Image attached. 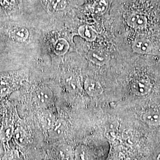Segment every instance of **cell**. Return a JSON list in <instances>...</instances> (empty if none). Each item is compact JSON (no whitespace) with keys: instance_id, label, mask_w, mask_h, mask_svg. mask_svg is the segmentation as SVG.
Returning <instances> with one entry per match:
<instances>
[{"instance_id":"6","label":"cell","mask_w":160,"mask_h":160,"mask_svg":"<svg viewBox=\"0 0 160 160\" xmlns=\"http://www.w3.org/2000/svg\"><path fill=\"white\" fill-rule=\"evenodd\" d=\"M87 57L92 63L100 66L108 63L110 60L108 52L100 48L91 49L88 52Z\"/></svg>"},{"instance_id":"18","label":"cell","mask_w":160,"mask_h":160,"mask_svg":"<svg viewBox=\"0 0 160 160\" xmlns=\"http://www.w3.org/2000/svg\"><path fill=\"white\" fill-rule=\"evenodd\" d=\"M90 155L88 149L84 145H78L74 150V160H89Z\"/></svg>"},{"instance_id":"16","label":"cell","mask_w":160,"mask_h":160,"mask_svg":"<svg viewBox=\"0 0 160 160\" xmlns=\"http://www.w3.org/2000/svg\"><path fill=\"white\" fill-rule=\"evenodd\" d=\"M69 48V44L68 42L66 39L61 38L56 42L54 46V52L57 55H65Z\"/></svg>"},{"instance_id":"2","label":"cell","mask_w":160,"mask_h":160,"mask_svg":"<svg viewBox=\"0 0 160 160\" xmlns=\"http://www.w3.org/2000/svg\"><path fill=\"white\" fill-rule=\"evenodd\" d=\"M132 52L141 55H157L160 50V39L148 35L136 36L126 42Z\"/></svg>"},{"instance_id":"13","label":"cell","mask_w":160,"mask_h":160,"mask_svg":"<svg viewBox=\"0 0 160 160\" xmlns=\"http://www.w3.org/2000/svg\"><path fill=\"white\" fill-rule=\"evenodd\" d=\"M29 36L28 30L24 28H15L10 32V37L12 40L19 43L25 42L28 39Z\"/></svg>"},{"instance_id":"17","label":"cell","mask_w":160,"mask_h":160,"mask_svg":"<svg viewBox=\"0 0 160 160\" xmlns=\"http://www.w3.org/2000/svg\"><path fill=\"white\" fill-rule=\"evenodd\" d=\"M64 86L69 92H77L79 89L78 82L77 80L75 78V77L68 75L65 77L63 80Z\"/></svg>"},{"instance_id":"12","label":"cell","mask_w":160,"mask_h":160,"mask_svg":"<svg viewBox=\"0 0 160 160\" xmlns=\"http://www.w3.org/2000/svg\"><path fill=\"white\" fill-rule=\"evenodd\" d=\"M74 151L70 145L63 144L57 148V155L59 160H74Z\"/></svg>"},{"instance_id":"10","label":"cell","mask_w":160,"mask_h":160,"mask_svg":"<svg viewBox=\"0 0 160 160\" xmlns=\"http://www.w3.org/2000/svg\"><path fill=\"white\" fill-rule=\"evenodd\" d=\"M14 131V127L12 123L4 119V123L0 130V141L5 145L12 139V134Z\"/></svg>"},{"instance_id":"9","label":"cell","mask_w":160,"mask_h":160,"mask_svg":"<svg viewBox=\"0 0 160 160\" xmlns=\"http://www.w3.org/2000/svg\"><path fill=\"white\" fill-rule=\"evenodd\" d=\"M110 0H94L91 4L90 11L93 16L102 17L109 10Z\"/></svg>"},{"instance_id":"1","label":"cell","mask_w":160,"mask_h":160,"mask_svg":"<svg viewBox=\"0 0 160 160\" xmlns=\"http://www.w3.org/2000/svg\"><path fill=\"white\" fill-rule=\"evenodd\" d=\"M116 10L123 40L139 35L160 39V0H117Z\"/></svg>"},{"instance_id":"22","label":"cell","mask_w":160,"mask_h":160,"mask_svg":"<svg viewBox=\"0 0 160 160\" xmlns=\"http://www.w3.org/2000/svg\"><path fill=\"white\" fill-rule=\"evenodd\" d=\"M118 134V129H106L105 131V135L106 137L111 140L114 139V138L116 137Z\"/></svg>"},{"instance_id":"21","label":"cell","mask_w":160,"mask_h":160,"mask_svg":"<svg viewBox=\"0 0 160 160\" xmlns=\"http://www.w3.org/2000/svg\"><path fill=\"white\" fill-rule=\"evenodd\" d=\"M0 3L2 7L6 10H10L14 5V0H0Z\"/></svg>"},{"instance_id":"23","label":"cell","mask_w":160,"mask_h":160,"mask_svg":"<svg viewBox=\"0 0 160 160\" xmlns=\"http://www.w3.org/2000/svg\"><path fill=\"white\" fill-rule=\"evenodd\" d=\"M156 160H160V149L158 150L156 154Z\"/></svg>"},{"instance_id":"19","label":"cell","mask_w":160,"mask_h":160,"mask_svg":"<svg viewBox=\"0 0 160 160\" xmlns=\"http://www.w3.org/2000/svg\"><path fill=\"white\" fill-rule=\"evenodd\" d=\"M42 122L43 123V125L45 126L48 129H49L51 128L54 122H55V118L53 116V114L49 112H45L42 114Z\"/></svg>"},{"instance_id":"3","label":"cell","mask_w":160,"mask_h":160,"mask_svg":"<svg viewBox=\"0 0 160 160\" xmlns=\"http://www.w3.org/2000/svg\"><path fill=\"white\" fill-rule=\"evenodd\" d=\"M34 100L40 107H46L53 102V93L48 87L40 86L34 92Z\"/></svg>"},{"instance_id":"4","label":"cell","mask_w":160,"mask_h":160,"mask_svg":"<svg viewBox=\"0 0 160 160\" xmlns=\"http://www.w3.org/2000/svg\"><path fill=\"white\" fill-rule=\"evenodd\" d=\"M152 88V84L147 77H142L135 80L131 84L132 92L138 96H143L149 94Z\"/></svg>"},{"instance_id":"11","label":"cell","mask_w":160,"mask_h":160,"mask_svg":"<svg viewBox=\"0 0 160 160\" xmlns=\"http://www.w3.org/2000/svg\"><path fill=\"white\" fill-rule=\"evenodd\" d=\"M78 32L82 38L88 42H94L98 37L97 30L92 26L88 24L81 25L78 28Z\"/></svg>"},{"instance_id":"5","label":"cell","mask_w":160,"mask_h":160,"mask_svg":"<svg viewBox=\"0 0 160 160\" xmlns=\"http://www.w3.org/2000/svg\"><path fill=\"white\" fill-rule=\"evenodd\" d=\"M16 87V81L12 75H0V98L9 96Z\"/></svg>"},{"instance_id":"14","label":"cell","mask_w":160,"mask_h":160,"mask_svg":"<svg viewBox=\"0 0 160 160\" xmlns=\"http://www.w3.org/2000/svg\"><path fill=\"white\" fill-rule=\"evenodd\" d=\"M12 139L20 147H25L28 144V139L27 135L22 128H18L14 129Z\"/></svg>"},{"instance_id":"15","label":"cell","mask_w":160,"mask_h":160,"mask_svg":"<svg viewBox=\"0 0 160 160\" xmlns=\"http://www.w3.org/2000/svg\"><path fill=\"white\" fill-rule=\"evenodd\" d=\"M145 122L151 126H157L160 124V114L157 112L149 111L143 116Z\"/></svg>"},{"instance_id":"8","label":"cell","mask_w":160,"mask_h":160,"mask_svg":"<svg viewBox=\"0 0 160 160\" xmlns=\"http://www.w3.org/2000/svg\"><path fill=\"white\" fill-rule=\"evenodd\" d=\"M84 88L87 94L91 97H97L101 95L103 88L101 84L95 80L87 78L84 83Z\"/></svg>"},{"instance_id":"20","label":"cell","mask_w":160,"mask_h":160,"mask_svg":"<svg viewBox=\"0 0 160 160\" xmlns=\"http://www.w3.org/2000/svg\"><path fill=\"white\" fill-rule=\"evenodd\" d=\"M50 6L54 11L62 10L67 6V0H51Z\"/></svg>"},{"instance_id":"7","label":"cell","mask_w":160,"mask_h":160,"mask_svg":"<svg viewBox=\"0 0 160 160\" xmlns=\"http://www.w3.org/2000/svg\"><path fill=\"white\" fill-rule=\"evenodd\" d=\"M68 127L66 122L64 120H56L53 125L49 129V134L53 138H61L67 133Z\"/></svg>"}]
</instances>
